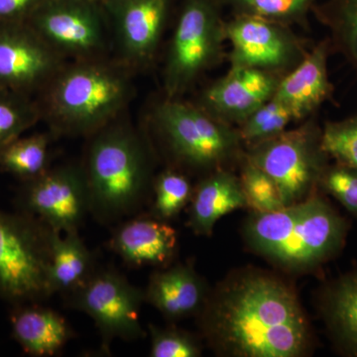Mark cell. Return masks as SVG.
I'll return each instance as SVG.
<instances>
[{
    "mask_svg": "<svg viewBox=\"0 0 357 357\" xmlns=\"http://www.w3.org/2000/svg\"><path fill=\"white\" fill-rule=\"evenodd\" d=\"M65 64L27 23H0V89L31 98Z\"/></svg>",
    "mask_w": 357,
    "mask_h": 357,
    "instance_id": "4fadbf2b",
    "label": "cell"
},
{
    "mask_svg": "<svg viewBox=\"0 0 357 357\" xmlns=\"http://www.w3.org/2000/svg\"><path fill=\"white\" fill-rule=\"evenodd\" d=\"M26 23L66 61L105 59L114 49L109 17L96 0H45Z\"/></svg>",
    "mask_w": 357,
    "mask_h": 357,
    "instance_id": "9c48e42d",
    "label": "cell"
},
{
    "mask_svg": "<svg viewBox=\"0 0 357 357\" xmlns=\"http://www.w3.org/2000/svg\"><path fill=\"white\" fill-rule=\"evenodd\" d=\"M95 271L93 256L79 237V230L65 234L54 230L51 278L55 292H74Z\"/></svg>",
    "mask_w": 357,
    "mask_h": 357,
    "instance_id": "7402d4cb",
    "label": "cell"
},
{
    "mask_svg": "<svg viewBox=\"0 0 357 357\" xmlns=\"http://www.w3.org/2000/svg\"><path fill=\"white\" fill-rule=\"evenodd\" d=\"M197 317L202 335L222 356L302 357L314 345L295 289L264 270L232 272L210 290Z\"/></svg>",
    "mask_w": 357,
    "mask_h": 357,
    "instance_id": "6da1fadb",
    "label": "cell"
},
{
    "mask_svg": "<svg viewBox=\"0 0 357 357\" xmlns=\"http://www.w3.org/2000/svg\"><path fill=\"white\" fill-rule=\"evenodd\" d=\"M96 1L103 2V1H105V0H96Z\"/></svg>",
    "mask_w": 357,
    "mask_h": 357,
    "instance_id": "836d02e7",
    "label": "cell"
},
{
    "mask_svg": "<svg viewBox=\"0 0 357 357\" xmlns=\"http://www.w3.org/2000/svg\"><path fill=\"white\" fill-rule=\"evenodd\" d=\"M25 183L20 195L21 211L61 234L79 230L89 211L84 169L73 165L48 169Z\"/></svg>",
    "mask_w": 357,
    "mask_h": 357,
    "instance_id": "7c38bea8",
    "label": "cell"
},
{
    "mask_svg": "<svg viewBox=\"0 0 357 357\" xmlns=\"http://www.w3.org/2000/svg\"><path fill=\"white\" fill-rule=\"evenodd\" d=\"M150 356L199 357L203 347L201 340L192 333L175 326L161 328L149 325Z\"/></svg>",
    "mask_w": 357,
    "mask_h": 357,
    "instance_id": "4dcf8cb0",
    "label": "cell"
},
{
    "mask_svg": "<svg viewBox=\"0 0 357 357\" xmlns=\"http://www.w3.org/2000/svg\"><path fill=\"white\" fill-rule=\"evenodd\" d=\"M49 144L47 134L18 138L0 152V167L25 182L48 170Z\"/></svg>",
    "mask_w": 357,
    "mask_h": 357,
    "instance_id": "cb8c5ba5",
    "label": "cell"
},
{
    "mask_svg": "<svg viewBox=\"0 0 357 357\" xmlns=\"http://www.w3.org/2000/svg\"><path fill=\"white\" fill-rule=\"evenodd\" d=\"M222 0H184L164 68L167 98H180L222 57L225 36Z\"/></svg>",
    "mask_w": 357,
    "mask_h": 357,
    "instance_id": "52a82bcc",
    "label": "cell"
},
{
    "mask_svg": "<svg viewBox=\"0 0 357 357\" xmlns=\"http://www.w3.org/2000/svg\"><path fill=\"white\" fill-rule=\"evenodd\" d=\"M231 45V66L253 68L284 77L302 62L307 52L288 25L255 16L237 15L225 21Z\"/></svg>",
    "mask_w": 357,
    "mask_h": 357,
    "instance_id": "8fae6325",
    "label": "cell"
},
{
    "mask_svg": "<svg viewBox=\"0 0 357 357\" xmlns=\"http://www.w3.org/2000/svg\"><path fill=\"white\" fill-rule=\"evenodd\" d=\"M351 225L325 198L304 201L272 213H253L243 225L248 248L281 269L309 273L340 255Z\"/></svg>",
    "mask_w": 357,
    "mask_h": 357,
    "instance_id": "7a4b0ae2",
    "label": "cell"
},
{
    "mask_svg": "<svg viewBox=\"0 0 357 357\" xmlns=\"http://www.w3.org/2000/svg\"><path fill=\"white\" fill-rule=\"evenodd\" d=\"M41 117L39 105L30 96L0 89V152Z\"/></svg>",
    "mask_w": 357,
    "mask_h": 357,
    "instance_id": "d4e9b609",
    "label": "cell"
},
{
    "mask_svg": "<svg viewBox=\"0 0 357 357\" xmlns=\"http://www.w3.org/2000/svg\"><path fill=\"white\" fill-rule=\"evenodd\" d=\"M331 50L330 40L319 42L279 82L273 98L290 109L296 121L307 119L332 98L333 86L328 72Z\"/></svg>",
    "mask_w": 357,
    "mask_h": 357,
    "instance_id": "2e32d148",
    "label": "cell"
},
{
    "mask_svg": "<svg viewBox=\"0 0 357 357\" xmlns=\"http://www.w3.org/2000/svg\"><path fill=\"white\" fill-rule=\"evenodd\" d=\"M53 232L23 211H0V299L17 306L56 293L51 278Z\"/></svg>",
    "mask_w": 357,
    "mask_h": 357,
    "instance_id": "5b68a950",
    "label": "cell"
},
{
    "mask_svg": "<svg viewBox=\"0 0 357 357\" xmlns=\"http://www.w3.org/2000/svg\"><path fill=\"white\" fill-rule=\"evenodd\" d=\"M154 121L174 158L189 168L213 172L243 159L237 128L199 105L166 98L155 109Z\"/></svg>",
    "mask_w": 357,
    "mask_h": 357,
    "instance_id": "8992f818",
    "label": "cell"
},
{
    "mask_svg": "<svg viewBox=\"0 0 357 357\" xmlns=\"http://www.w3.org/2000/svg\"><path fill=\"white\" fill-rule=\"evenodd\" d=\"M319 189L331 195L357 218V169L335 163L326 167Z\"/></svg>",
    "mask_w": 357,
    "mask_h": 357,
    "instance_id": "1f68e13d",
    "label": "cell"
},
{
    "mask_svg": "<svg viewBox=\"0 0 357 357\" xmlns=\"http://www.w3.org/2000/svg\"><path fill=\"white\" fill-rule=\"evenodd\" d=\"M153 217L168 222L191 201V182L184 174L166 170L154 181Z\"/></svg>",
    "mask_w": 357,
    "mask_h": 357,
    "instance_id": "f1b7e54d",
    "label": "cell"
},
{
    "mask_svg": "<svg viewBox=\"0 0 357 357\" xmlns=\"http://www.w3.org/2000/svg\"><path fill=\"white\" fill-rule=\"evenodd\" d=\"M282 77L253 68L231 66L225 77L204 89L198 105L234 126L271 100Z\"/></svg>",
    "mask_w": 357,
    "mask_h": 357,
    "instance_id": "9a60e30c",
    "label": "cell"
},
{
    "mask_svg": "<svg viewBox=\"0 0 357 357\" xmlns=\"http://www.w3.org/2000/svg\"><path fill=\"white\" fill-rule=\"evenodd\" d=\"M244 158L273 178L285 206L318 192L330 157L321 146V128L314 121L248 145Z\"/></svg>",
    "mask_w": 357,
    "mask_h": 357,
    "instance_id": "ba28073f",
    "label": "cell"
},
{
    "mask_svg": "<svg viewBox=\"0 0 357 357\" xmlns=\"http://www.w3.org/2000/svg\"><path fill=\"white\" fill-rule=\"evenodd\" d=\"M70 297L72 307L89 314L107 342L145 337L139 319L144 291L114 270L95 271Z\"/></svg>",
    "mask_w": 357,
    "mask_h": 357,
    "instance_id": "30bf717a",
    "label": "cell"
},
{
    "mask_svg": "<svg viewBox=\"0 0 357 357\" xmlns=\"http://www.w3.org/2000/svg\"><path fill=\"white\" fill-rule=\"evenodd\" d=\"M208 293L206 281L190 262L155 271L144 290L145 301L171 321L198 316Z\"/></svg>",
    "mask_w": 357,
    "mask_h": 357,
    "instance_id": "e0dca14e",
    "label": "cell"
},
{
    "mask_svg": "<svg viewBox=\"0 0 357 357\" xmlns=\"http://www.w3.org/2000/svg\"><path fill=\"white\" fill-rule=\"evenodd\" d=\"M188 227L197 236H210L218 220L246 208L239 177L227 169L213 171L192 191Z\"/></svg>",
    "mask_w": 357,
    "mask_h": 357,
    "instance_id": "d6986e66",
    "label": "cell"
},
{
    "mask_svg": "<svg viewBox=\"0 0 357 357\" xmlns=\"http://www.w3.org/2000/svg\"><path fill=\"white\" fill-rule=\"evenodd\" d=\"M45 0H0V23L27 22Z\"/></svg>",
    "mask_w": 357,
    "mask_h": 357,
    "instance_id": "d6a6232c",
    "label": "cell"
},
{
    "mask_svg": "<svg viewBox=\"0 0 357 357\" xmlns=\"http://www.w3.org/2000/svg\"><path fill=\"white\" fill-rule=\"evenodd\" d=\"M312 10L330 31L332 50L344 55L357 72V0H325Z\"/></svg>",
    "mask_w": 357,
    "mask_h": 357,
    "instance_id": "603a6c76",
    "label": "cell"
},
{
    "mask_svg": "<svg viewBox=\"0 0 357 357\" xmlns=\"http://www.w3.org/2000/svg\"><path fill=\"white\" fill-rule=\"evenodd\" d=\"M10 323L14 340L32 356H55L72 337L64 317L37 303L15 306Z\"/></svg>",
    "mask_w": 357,
    "mask_h": 357,
    "instance_id": "44dd1931",
    "label": "cell"
},
{
    "mask_svg": "<svg viewBox=\"0 0 357 357\" xmlns=\"http://www.w3.org/2000/svg\"><path fill=\"white\" fill-rule=\"evenodd\" d=\"M293 121L296 119L290 109L272 98L238 124L237 130L244 144L250 145L287 130Z\"/></svg>",
    "mask_w": 357,
    "mask_h": 357,
    "instance_id": "484cf974",
    "label": "cell"
},
{
    "mask_svg": "<svg viewBox=\"0 0 357 357\" xmlns=\"http://www.w3.org/2000/svg\"><path fill=\"white\" fill-rule=\"evenodd\" d=\"M319 312L338 351L357 357V268L321 288Z\"/></svg>",
    "mask_w": 357,
    "mask_h": 357,
    "instance_id": "ffe728a7",
    "label": "cell"
},
{
    "mask_svg": "<svg viewBox=\"0 0 357 357\" xmlns=\"http://www.w3.org/2000/svg\"><path fill=\"white\" fill-rule=\"evenodd\" d=\"M177 245L176 229L154 217L122 223L110 239L112 250L133 267H167L172 262Z\"/></svg>",
    "mask_w": 357,
    "mask_h": 357,
    "instance_id": "ac0fdd59",
    "label": "cell"
},
{
    "mask_svg": "<svg viewBox=\"0 0 357 357\" xmlns=\"http://www.w3.org/2000/svg\"><path fill=\"white\" fill-rule=\"evenodd\" d=\"M241 188L246 208L253 213H272L285 208L283 197L273 178L245 158L241 160Z\"/></svg>",
    "mask_w": 357,
    "mask_h": 357,
    "instance_id": "4316f807",
    "label": "cell"
},
{
    "mask_svg": "<svg viewBox=\"0 0 357 357\" xmlns=\"http://www.w3.org/2000/svg\"><path fill=\"white\" fill-rule=\"evenodd\" d=\"M131 69L109 59L72 61L44 89L42 116L65 135H93L109 126L133 93Z\"/></svg>",
    "mask_w": 357,
    "mask_h": 357,
    "instance_id": "3957f363",
    "label": "cell"
},
{
    "mask_svg": "<svg viewBox=\"0 0 357 357\" xmlns=\"http://www.w3.org/2000/svg\"><path fill=\"white\" fill-rule=\"evenodd\" d=\"M237 15L255 16L284 25L301 22L318 0H222Z\"/></svg>",
    "mask_w": 357,
    "mask_h": 357,
    "instance_id": "83f0119b",
    "label": "cell"
},
{
    "mask_svg": "<svg viewBox=\"0 0 357 357\" xmlns=\"http://www.w3.org/2000/svg\"><path fill=\"white\" fill-rule=\"evenodd\" d=\"M172 0H105L117 60L139 69L154 60Z\"/></svg>",
    "mask_w": 357,
    "mask_h": 357,
    "instance_id": "5bb4252c",
    "label": "cell"
},
{
    "mask_svg": "<svg viewBox=\"0 0 357 357\" xmlns=\"http://www.w3.org/2000/svg\"><path fill=\"white\" fill-rule=\"evenodd\" d=\"M86 168L89 211L102 222L132 213L144 198L150 160L144 143L132 129L105 126L93 134Z\"/></svg>",
    "mask_w": 357,
    "mask_h": 357,
    "instance_id": "277c9868",
    "label": "cell"
},
{
    "mask_svg": "<svg viewBox=\"0 0 357 357\" xmlns=\"http://www.w3.org/2000/svg\"><path fill=\"white\" fill-rule=\"evenodd\" d=\"M321 146L335 163L357 169V115L326 122L321 129Z\"/></svg>",
    "mask_w": 357,
    "mask_h": 357,
    "instance_id": "f546056e",
    "label": "cell"
}]
</instances>
